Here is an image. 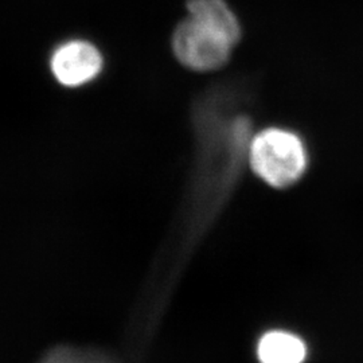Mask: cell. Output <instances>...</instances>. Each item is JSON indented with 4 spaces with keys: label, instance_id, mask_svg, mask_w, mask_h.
<instances>
[{
    "label": "cell",
    "instance_id": "cell-1",
    "mask_svg": "<svg viewBox=\"0 0 363 363\" xmlns=\"http://www.w3.org/2000/svg\"><path fill=\"white\" fill-rule=\"evenodd\" d=\"M187 13L172 33L174 55L194 72L220 70L242 38L238 16L226 0H189Z\"/></svg>",
    "mask_w": 363,
    "mask_h": 363
},
{
    "label": "cell",
    "instance_id": "cell-2",
    "mask_svg": "<svg viewBox=\"0 0 363 363\" xmlns=\"http://www.w3.org/2000/svg\"><path fill=\"white\" fill-rule=\"evenodd\" d=\"M249 167L274 189L292 186L308 167V147L298 130L267 125L255 130L247 144Z\"/></svg>",
    "mask_w": 363,
    "mask_h": 363
},
{
    "label": "cell",
    "instance_id": "cell-3",
    "mask_svg": "<svg viewBox=\"0 0 363 363\" xmlns=\"http://www.w3.org/2000/svg\"><path fill=\"white\" fill-rule=\"evenodd\" d=\"M104 57L99 48L86 39H67L52 52V77L65 88H81L101 74Z\"/></svg>",
    "mask_w": 363,
    "mask_h": 363
},
{
    "label": "cell",
    "instance_id": "cell-4",
    "mask_svg": "<svg viewBox=\"0 0 363 363\" xmlns=\"http://www.w3.org/2000/svg\"><path fill=\"white\" fill-rule=\"evenodd\" d=\"M261 363H301L306 359V345L298 337L272 331L261 337L257 347Z\"/></svg>",
    "mask_w": 363,
    "mask_h": 363
},
{
    "label": "cell",
    "instance_id": "cell-5",
    "mask_svg": "<svg viewBox=\"0 0 363 363\" xmlns=\"http://www.w3.org/2000/svg\"><path fill=\"white\" fill-rule=\"evenodd\" d=\"M38 363H116L100 351L60 346L49 351Z\"/></svg>",
    "mask_w": 363,
    "mask_h": 363
}]
</instances>
